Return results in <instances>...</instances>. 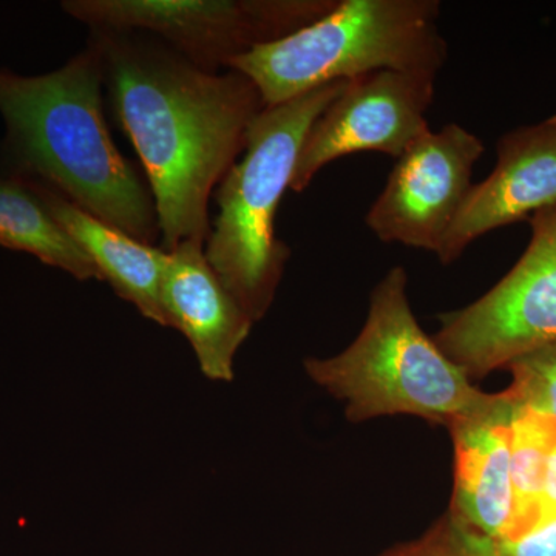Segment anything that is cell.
Wrapping results in <instances>:
<instances>
[{
  "mask_svg": "<svg viewBox=\"0 0 556 556\" xmlns=\"http://www.w3.org/2000/svg\"><path fill=\"white\" fill-rule=\"evenodd\" d=\"M116 119L148 174L161 249L206 244L208 199L265 109L236 70L208 73L148 33L93 30Z\"/></svg>",
  "mask_w": 556,
  "mask_h": 556,
  "instance_id": "cell-1",
  "label": "cell"
},
{
  "mask_svg": "<svg viewBox=\"0 0 556 556\" xmlns=\"http://www.w3.org/2000/svg\"><path fill=\"white\" fill-rule=\"evenodd\" d=\"M408 276L388 270L372 289L361 334L334 357H311L313 382L345 404L346 419L365 422L408 415L452 428L492 405L496 394L473 386L417 324L409 305Z\"/></svg>",
  "mask_w": 556,
  "mask_h": 556,
  "instance_id": "cell-3",
  "label": "cell"
},
{
  "mask_svg": "<svg viewBox=\"0 0 556 556\" xmlns=\"http://www.w3.org/2000/svg\"><path fill=\"white\" fill-rule=\"evenodd\" d=\"M161 303L169 328L188 339L203 375L230 382L254 320L211 268L203 244L188 241L164 251Z\"/></svg>",
  "mask_w": 556,
  "mask_h": 556,
  "instance_id": "cell-11",
  "label": "cell"
},
{
  "mask_svg": "<svg viewBox=\"0 0 556 556\" xmlns=\"http://www.w3.org/2000/svg\"><path fill=\"white\" fill-rule=\"evenodd\" d=\"M529 219L532 239L510 273L477 302L439 317L433 340L471 382L556 345V204Z\"/></svg>",
  "mask_w": 556,
  "mask_h": 556,
  "instance_id": "cell-7",
  "label": "cell"
},
{
  "mask_svg": "<svg viewBox=\"0 0 556 556\" xmlns=\"http://www.w3.org/2000/svg\"><path fill=\"white\" fill-rule=\"evenodd\" d=\"M437 76L382 70L348 80L311 126L299 153L291 190L303 192L332 161L357 152L399 159L422 131Z\"/></svg>",
  "mask_w": 556,
  "mask_h": 556,
  "instance_id": "cell-9",
  "label": "cell"
},
{
  "mask_svg": "<svg viewBox=\"0 0 556 556\" xmlns=\"http://www.w3.org/2000/svg\"><path fill=\"white\" fill-rule=\"evenodd\" d=\"M495 544L497 556H556V515Z\"/></svg>",
  "mask_w": 556,
  "mask_h": 556,
  "instance_id": "cell-18",
  "label": "cell"
},
{
  "mask_svg": "<svg viewBox=\"0 0 556 556\" xmlns=\"http://www.w3.org/2000/svg\"><path fill=\"white\" fill-rule=\"evenodd\" d=\"M104 89L101 54L91 42L47 75L0 68L5 170L9 177L56 190L93 217L153 247L160 239L155 203L110 137Z\"/></svg>",
  "mask_w": 556,
  "mask_h": 556,
  "instance_id": "cell-2",
  "label": "cell"
},
{
  "mask_svg": "<svg viewBox=\"0 0 556 556\" xmlns=\"http://www.w3.org/2000/svg\"><path fill=\"white\" fill-rule=\"evenodd\" d=\"M556 204V127L551 121L508 131L492 174L471 186L438 257L456 262L479 237Z\"/></svg>",
  "mask_w": 556,
  "mask_h": 556,
  "instance_id": "cell-10",
  "label": "cell"
},
{
  "mask_svg": "<svg viewBox=\"0 0 556 556\" xmlns=\"http://www.w3.org/2000/svg\"><path fill=\"white\" fill-rule=\"evenodd\" d=\"M348 80L265 108L252 121L244 155L219 182L218 215L204 248L208 265L252 320L266 316L291 252L276 236L278 204L291 188L311 126Z\"/></svg>",
  "mask_w": 556,
  "mask_h": 556,
  "instance_id": "cell-4",
  "label": "cell"
},
{
  "mask_svg": "<svg viewBox=\"0 0 556 556\" xmlns=\"http://www.w3.org/2000/svg\"><path fill=\"white\" fill-rule=\"evenodd\" d=\"M338 0H67L62 10L91 30L148 33L208 73L287 38Z\"/></svg>",
  "mask_w": 556,
  "mask_h": 556,
  "instance_id": "cell-6",
  "label": "cell"
},
{
  "mask_svg": "<svg viewBox=\"0 0 556 556\" xmlns=\"http://www.w3.org/2000/svg\"><path fill=\"white\" fill-rule=\"evenodd\" d=\"M548 121H551V123L556 127V115L552 116V118H548Z\"/></svg>",
  "mask_w": 556,
  "mask_h": 556,
  "instance_id": "cell-20",
  "label": "cell"
},
{
  "mask_svg": "<svg viewBox=\"0 0 556 556\" xmlns=\"http://www.w3.org/2000/svg\"><path fill=\"white\" fill-rule=\"evenodd\" d=\"M556 515V444L548 456L546 475H544L543 495H541L540 519ZM538 519V521H540Z\"/></svg>",
  "mask_w": 556,
  "mask_h": 556,
  "instance_id": "cell-19",
  "label": "cell"
},
{
  "mask_svg": "<svg viewBox=\"0 0 556 556\" xmlns=\"http://www.w3.org/2000/svg\"><path fill=\"white\" fill-rule=\"evenodd\" d=\"M555 444L554 420L527 407L515 397L514 415H511L515 529L511 536L525 532L540 519L544 475H546L548 456Z\"/></svg>",
  "mask_w": 556,
  "mask_h": 556,
  "instance_id": "cell-15",
  "label": "cell"
},
{
  "mask_svg": "<svg viewBox=\"0 0 556 556\" xmlns=\"http://www.w3.org/2000/svg\"><path fill=\"white\" fill-rule=\"evenodd\" d=\"M0 247L35 255L76 280H101L89 255L20 178H0Z\"/></svg>",
  "mask_w": 556,
  "mask_h": 556,
  "instance_id": "cell-14",
  "label": "cell"
},
{
  "mask_svg": "<svg viewBox=\"0 0 556 556\" xmlns=\"http://www.w3.org/2000/svg\"><path fill=\"white\" fill-rule=\"evenodd\" d=\"M438 0H338L320 20L229 64L265 108L382 70L437 76L447 61Z\"/></svg>",
  "mask_w": 556,
  "mask_h": 556,
  "instance_id": "cell-5",
  "label": "cell"
},
{
  "mask_svg": "<svg viewBox=\"0 0 556 556\" xmlns=\"http://www.w3.org/2000/svg\"><path fill=\"white\" fill-rule=\"evenodd\" d=\"M477 135L459 124L430 127L396 160L382 193L365 222L383 243L439 254L471 189V175L484 153Z\"/></svg>",
  "mask_w": 556,
  "mask_h": 556,
  "instance_id": "cell-8",
  "label": "cell"
},
{
  "mask_svg": "<svg viewBox=\"0 0 556 556\" xmlns=\"http://www.w3.org/2000/svg\"><path fill=\"white\" fill-rule=\"evenodd\" d=\"M519 402L551 417L556 424V345L533 351L508 365Z\"/></svg>",
  "mask_w": 556,
  "mask_h": 556,
  "instance_id": "cell-17",
  "label": "cell"
},
{
  "mask_svg": "<svg viewBox=\"0 0 556 556\" xmlns=\"http://www.w3.org/2000/svg\"><path fill=\"white\" fill-rule=\"evenodd\" d=\"M379 556H497L495 541L477 532L448 508L424 535Z\"/></svg>",
  "mask_w": 556,
  "mask_h": 556,
  "instance_id": "cell-16",
  "label": "cell"
},
{
  "mask_svg": "<svg viewBox=\"0 0 556 556\" xmlns=\"http://www.w3.org/2000/svg\"><path fill=\"white\" fill-rule=\"evenodd\" d=\"M514 393H497L492 405L450 428L455 445L452 508L468 526L492 541L515 529L511 481Z\"/></svg>",
  "mask_w": 556,
  "mask_h": 556,
  "instance_id": "cell-12",
  "label": "cell"
},
{
  "mask_svg": "<svg viewBox=\"0 0 556 556\" xmlns=\"http://www.w3.org/2000/svg\"><path fill=\"white\" fill-rule=\"evenodd\" d=\"M14 178V177H13ZM21 179V178H20ZM38 195L53 218L84 249L121 299L131 303L149 320L169 328L161 303L164 251L113 228L89 212L70 203L56 190L21 179Z\"/></svg>",
  "mask_w": 556,
  "mask_h": 556,
  "instance_id": "cell-13",
  "label": "cell"
}]
</instances>
